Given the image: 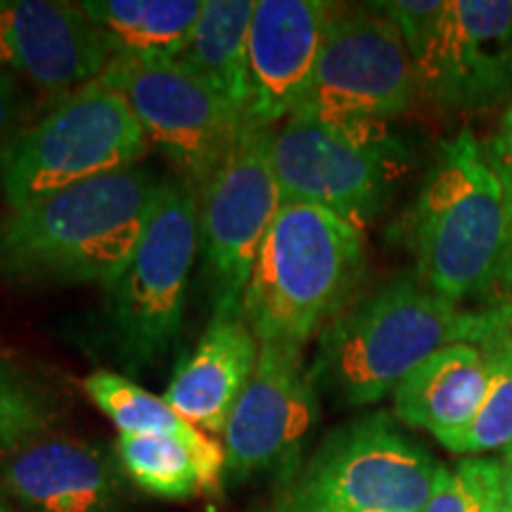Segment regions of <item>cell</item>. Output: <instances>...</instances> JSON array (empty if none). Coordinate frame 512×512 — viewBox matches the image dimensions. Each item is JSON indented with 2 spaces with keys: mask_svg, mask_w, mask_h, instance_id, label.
<instances>
[{
  "mask_svg": "<svg viewBox=\"0 0 512 512\" xmlns=\"http://www.w3.org/2000/svg\"><path fill=\"white\" fill-rule=\"evenodd\" d=\"M159 185L136 164L12 209L0 221V280L107 287L131 259Z\"/></svg>",
  "mask_w": 512,
  "mask_h": 512,
  "instance_id": "cell-1",
  "label": "cell"
},
{
  "mask_svg": "<svg viewBox=\"0 0 512 512\" xmlns=\"http://www.w3.org/2000/svg\"><path fill=\"white\" fill-rule=\"evenodd\" d=\"M418 280L463 309L512 292V221L494 166L470 128L439 147L415 202Z\"/></svg>",
  "mask_w": 512,
  "mask_h": 512,
  "instance_id": "cell-2",
  "label": "cell"
},
{
  "mask_svg": "<svg viewBox=\"0 0 512 512\" xmlns=\"http://www.w3.org/2000/svg\"><path fill=\"white\" fill-rule=\"evenodd\" d=\"M475 313L399 275L354 297L318 335L309 375L316 392L347 408L394 394L403 377L448 344L467 342Z\"/></svg>",
  "mask_w": 512,
  "mask_h": 512,
  "instance_id": "cell-3",
  "label": "cell"
},
{
  "mask_svg": "<svg viewBox=\"0 0 512 512\" xmlns=\"http://www.w3.org/2000/svg\"><path fill=\"white\" fill-rule=\"evenodd\" d=\"M366 271L363 228L311 204L285 202L242 294L259 344L304 349L354 299Z\"/></svg>",
  "mask_w": 512,
  "mask_h": 512,
  "instance_id": "cell-4",
  "label": "cell"
},
{
  "mask_svg": "<svg viewBox=\"0 0 512 512\" xmlns=\"http://www.w3.org/2000/svg\"><path fill=\"white\" fill-rule=\"evenodd\" d=\"M200 252V202L183 181L159 185L131 259L105 287V325L117 361L143 370L176 347L192 266Z\"/></svg>",
  "mask_w": 512,
  "mask_h": 512,
  "instance_id": "cell-5",
  "label": "cell"
},
{
  "mask_svg": "<svg viewBox=\"0 0 512 512\" xmlns=\"http://www.w3.org/2000/svg\"><path fill=\"white\" fill-rule=\"evenodd\" d=\"M150 143L126 95L95 79L24 126L0 159V190L10 209L140 164Z\"/></svg>",
  "mask_w": 512,
  "mask_h": 512,
  "instance_id": "cell-6",
  "label": "cell"
},
{
  "mask_svg": "<svg viewBox=\"0 0 512 512\" xmlns=\"http://www.w3.org/2000/svg\"><path fill=\"white\" fill-rule=\"evenodd\" d=\"M441 467L392 415L370 413L320 441L268 512H422Z\"/></svg>",
  "mask_w": 512,
  "mask_h": 512,
  "instance_id": "cell-7",
  "label": "cell"
},
{
  "mask_svg": "<svg viewBox=\"0 0 512 512\" xmlns=\"http://www.w3.org/2000/svg\"><path fill=\"white\" fill-rule=\"evenodd\" d=\"M408 162V147L387 124H335L294 112L273 131L283 200L328 209L358 228L382 214Z\"/></svg>",
  "mask_w": 512,
  "mask_h": 512,
  "instance_id": "cell-8",
  "label": "cell"
},
{
  "mask_svg": "<svg viewBox=\"0 0 512 512\" xmlns=\"http://www.w3.org/2000/svg\"><path fill=\"white\" fill-rule=\"evenodd\" d=\"M102 79L126 95L147 143L200 197L245 126V114L171 57L117 55Z\"/></svg>",
  "mask_w": 512,
  "mask_h": 512,
  "instance_id": "cell-9",
  "label": "cell"
},
{
  "mask_svg": "<svg viewBox=\"0 0 512 512\" xmlns=\"http://www.w3.org/2000/svg\"><path fill=\"white\" fill-rule=\"evenodd\" d=\"M418 69L399 29L375 10L332 5L299 114L335 124H389L418 98Z\"/></svg>",
  "mask_w": 512,
  "mask_h": 512,
  "instance_id": "cell-10",
  "label": "cell"
},
{
  "mask_svg": "<svg viewBox=\"0 0 512 512\" xmlns=\"http://www.w3.org/2000/svg\"><path fill=\"white\" fill-rule=\"evenodd\" d=\"M273 131L245 119L197 197L202 273L214 306L242 302L261 242L285 204L273 166Z\"/></svg>",
  "mask_w": 512,
  "mask_h": 512,
  "instance_id": "cell-11",
  "label": "cell"
},
{
  "mask_svg": "<svg viewBox=\"0 0 512 512\" xmlns=\"http://www.w3.org/2000/svg\"><path fill=\"white\" fill-rule=\"evenodd\" d=\"M316 420L318 392L304 366V349L261 344L254 373L223 430L228 482L271 475L285 486L302 467Z\"/></svg>",
  "mask_w": 512,
  "mask_h": 512,
  "instance_id": "cell-12",
  "label": "cell"
},
{
  "mask_svg": "<svg viewBox=\"0 0 512 512\" xmlns=\"http://www.w3.org/2000/svg\"><path fill=\"white\" fill-rule=\"evenodd\" d=\"M420 91L448 112H484L512 100V0H446Z\"/></svg>",
  "mask_w": 512,
  "mask_h": 512,
  "instance_id": "cell-13",
  "label": "cell"
},
{
  "mask_svg": "<svg viewBox=\"0 0 512 512\" xmlns=\"http://www.w3.org/2000/svg\"><path fill=\"white\" fill-rule=\"evenodd\" d=\"M117 50L79 3L3 0L0 69L53 102L105 74Z\"/></svg>",
  "mask_w": 512,
  "mask_h": 512,
  "instance_id": "cell-14",
  "label": "cell"
},
{
  "mask_svg": "<svg viewBox=\"0 0 512 512\" xmlns=\"http://www.w3.org/2000/svg\"><path fill=\"white\" fill-rule=\"evenodd\" d=\"M332 3L259 0L247 43L245 119L273 128L302 105L323 46Z\"/></svg>",
  "mask_w": 512,
  "mask_h": 512,
  "instance_id": "cell-15",
  "label": "cell"
},
{
  "mask_svg": "<svg viewBox=\"0 0 512 512\" xmlns=\"http://www.w3.org/2000/svg\"><path fill=\"white\" fill-rule=\"evenodd\" d=\"M0 489L29 512H114L124 470L117 451L46 434L3 458Z\"/></svg>",
  "mask_w": 512,
  "mask_h": 512,
  "instance_id": "cell-16",
  "label": "cell"
},
{
  "mask_svg": "<svg viewBox=\"0 0 512 512\" xmlns=\"http://www.w3.org/2000/svg\"><path fill=\"white\" fill-rule=\"evenodd\" d=\"M259 349L242 302L214 306V316L195 351L166 387V403L202 432L223 434L254 373Z\"/></svg>",
  "mask_w": 512,
  "mask_h": 512,
  "instance_id": "cell-17",
  "label": "cell"
},
{
  "mask_svg": "<svg viewBox=\"0 0 512 512\" xmlns=\"http://www.w3.org/2000/svg\"><path fill=\"white\" fill-rule=\"evenodd\" d=\"M489 387V358L470 342L427 356L394 389V415L448 448L470 425Z\"/></svg>",
  "mask_w": 512,
  "mask_h": 512,
  "instance_id": "cell-18",
  "label": "cell"
},
{
  "mask_svg": "<svg viewBox=\"0 0 512 512\" xmlns=\"http://www.w3.org/2000/svg\"><path fill=\"white\" fill-rule=\"evenodd\" d=\"M83 392L110 418L121 434L136 437H171L183 441L195 453L202 472V491L214 494L226 479V453L211 434L190 425L164 396L150 394L124 375L95 370L83 380Z\"/></svg>",
  "mask_w": 512,
  "mask_h": 512,
  "instance_id": "cell-19",
  "label": "cell"
},
{
  "mask_svg": "<svg viewBox=\"0 0 512 512\" xmlns=\"http://www.w3.org/2000/svg\"><path fill=\"white\" fill-rule=\"evenodd\" d=\"M81 10L110 38L117 55L181 57L204 0H88Z\"/></svg>",
  "mask_w": 512,
  "mask_h": 512,
  "instance_id": "cell-20",
  "label": "cell"
},
{
  "mask_svg": "<svg viewBox=\"0 0 512 512\" xmlns=\"http://www.w3.org/2000/svg\"><path fill=\"white\" fill-rule=\"evenodd\" d=\"M256 0H204V10L178 62L226 98L247 110V43Z\"/></svg>",
  "mask_w": 512,
  "mask_h": 512,
  "instance_id": "cell-21",
  "label": "cell"
},
{
  "mask_svg": "<svg viewBox=\"0 0 512 512\" xmlns=\"http://www.w3.org/2000/svg\"><path fill=\"white\" fill-rule=\"evenodd\" d=\"M114 451L124 475L145 494L166 501H185L202 491L200 463L183 441L119 434Z\"/></svg>",
  "mask_w": 512,
  "mask_h": 512,
  "instance_id": "cell-22",
  "label": "cell"
},
{
  "mask_svg": "<svg viewBox=\"0 0 512 512\" xmlns=\"http://www.w3.org/2000/svg\"><path fill=\"white\" fill-rule=\"evenodd\" d=\"M55 420L57 403L46 384L27 368L0 361V451L46 437Z\"/></svg>",
  "mask_w": 512,
  "mask_h": 512,
  "instance_id": "cell-23",
  "label": "cell"
},
{
  "mask_svg": "<svg viewBox=\"0 0 512 512\" xmlns=\"http://www.w3.org/2000/svg\"><path fill=\"white\" fill-rule=\"evenodd\" d=\"M482 349V347H479ZM489 358V387L482 406L465 432L448 446L460 456H482L512 446V361L501 351L484 349Z\"/></svg>",
  "mask_w": 512,
  "mask_h": 512,
  "instance_id": "cell-24",
  "label": "cell"
},
{
  "mask_svg": "<svg viewBox=\"0 0 512 512\" xmlns=\"http://www.w3.org/2000/svg\"><path fill=\"white\" fill-rule=\"evenodd\" d=\"M503 503L501 460L465 458L453 470L441 467L422 512H496Z\"/></svg>",
  "mask_w": 512,
  "mask_h": 512,
  "instance_id": "cell-25",
  "label": "cell"
},
{
  "mask_svg": "<svg viewBox=\"0 0 512 512\" xmlns=\"http://www.w3.org/2000/svg\"><path fill=\"white\" fill-rule=\"evenodd\" d=\"M373 8L399 29L408 55L418 69L444 17L446 0H384V3H373Z\"/></svg>",
  "mask_w": 512,
  "mask_h": 512,
  "instance_id": "cell-26",
  "label": "cell"
},
{
  "mask_svg": "<svg viewBox=\"0 0 512 512\" xmlns=\"http://www.w3.org/2000/svg\"><path fill=\"white\" fill-rule=\"evenodd\" d=\"M467 342L482 349L501 351L512 361V299L477 311Z\"/></svg>",
  "mask_w": 512,
  "mask_h": 512,
  "instance_id": "cell-27",
  "label": "cell"
},
{
  "mask_svg": "<svg viewBox=\"0 0 512 512\" xmlns=\"http://www.w3.org/2000/svg\"><path fill=\"white\" fill-rule=\"evenodd\" d=\"M24 117H27V93L22 81L0 69V159L24 128Z\"/></svg>",
  "mask_w": 512,
  "mask_h": 512,
  "instance_id": "cell-28",
  "label": "cell"
},
{
  "mask_svg": "<svg viewBox=\"0 0 512 512\" xmlns=\"http://www.w3.org/2000/svg\"><path fill=\"white\" fill-rule=\"evenodd\" d=\"M484 150L503 188L505 204H508L512 221V126H498L494 138L484 145Z\"/></svg>",
  "mask_w": 512,
  "mask_h": 512,
  "instance_id": "cell-29",
  "label": "cell"
},
{
  "mask_svg": "<svg viewBox=\"0 0 512 512\" xmlns=\"http://www.w3.org/2000/svg\"><path fill=\"white\" fill-rule=\"evenodd\" d=\"M501 460V477H503V501L512 508V446L503 451Z\"/></svg>",
  "mask_w": 512,
  "mask_h": 512,
  "instance_id": "cell-30",
  "label": "cell"
},
{
  "mask_svg": "<svg viewBox=\"0 0 512 512\" xmlns=\"http://www.w3.org/2000/svg\"><path fill=\"white\" fill-rule=\"evenodd\" d=\"M501 126H512V100L508 102V107H505V112L501 117Z\"/></svg>",
  "mask_w": 512,
  "mask_h": 512,
  "instance_id": "cell-31",
  "label": "cell"
},
{
  "mask_svg": "<svg viewBox=\"0 0 512 512\" xmlns=\"http://www.w3.org/2000/svg\"><path fill=\"white\" fill-rule=\"evenodd\" d=\"M0 512H12L10 498L5 496V491H3V489H0Z\"/></svg>",
  "mask_w": 512,
  "mask_h": 512,
  "instance_id": "cell-32",
  "label": "cell"
},
{
  "mask_svg": "<svg viewBox=\"0 0 512 512\" xmlns=\"http://www.w3.org/2000/svg\"><path fill=\"white\" fill-rule=\"evenodd\" d=\"M496 512H512V508H510V505H508V503H503V505H501V508H498Z\"/></svg>",
  "mask_w": 512,
  "mask_h": 512,
  "instance_id": "cell-33",
  "label": "cell"
}]
</instances>
